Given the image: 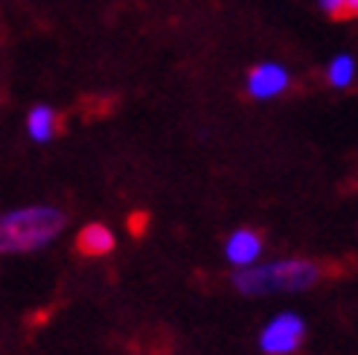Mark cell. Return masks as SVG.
I'll return each instance as SVG.
<instances>
[{
	"instance_id": "cell-1",
	"label": "cell",
	"mask_w": 358,
	"mask_h": 355,
	"mask_svg": "<svg viewBox=\"0 0 358 355\" xmlns=\"http://www.w3.org/2000/svg\"><path fill=\"white\" fill-rule=\"evenodd\" d=\"M67 227V216L52 204H27L0 212V256L35 254L52 245Z\"/></svg>"
},
{
	"instance_id": "cell-2",
	"label": "cell",
	"mask_w": 358,
	"mask_h": 355,
	"mask_svg": "<svg viewBox=\"0 0 358 355\" xmlns=\"http://www.w3.org/2000/svg\"><path fill=\"white\" fill-rule=\"evenodd\" d=\"M324 271L320 265L303 256H285L274 262H257L250 268L234 271V289L245 297H271V294H300L315 289Z\"/></svg>"
},
{
	"instance_id": "cell-3",
	"label": "cell",
	"mask_w": 358,
	"mask_h": 355,
	"mask_svg": "<svg viewBox=\"0 0 358 355\" xmlns=\"http://www.w3.org/2000/svg\"><path fill=\"white\" fill-rule=\"evenodd\" d=\"M306 317L294 309H282L265 321L257 335V347L262 355H294L306 341Z\"/></svg>"
},
{
	"instance_id": "cell-4",
	"label": "cell",
	"mask_w": 358,
	"mask_h": 355,
	"mask_svg": "<svg viewBox=\"0 0 358 355\" xmlns=\"http://www.w3.org/2000/svg\"><path fill=\"white\" fill-rule=\"evenodd\" d=\"M289 85H292L289 70L277 61H262L257 67H250L245 79L248 96H254V99H274L289 91Z\"/></svg>"
},
{
	"instance_id": "cell-5",
	"label": "cell",
	"mask_w": 358,
	"mask_h": 355,
	"mask_svg": "<svg viewBox=\"0 0 358 355\" xmlns=\"http://www.w3.org/2000/svg\"><path fill=\"white\" fill-rule=\"evenodd\" d=\"M262 236L257 233V230L250 227H236L234 233L227 236L224 242V259L234 265L236 271L242 268H250V265H257L259 256H262Z\"/></svg>"
},
{
	"instance_id": "cell-6",
	"label": "cell",
	"mask_w": 358,
	"mask_h": 355,
	"mask_svg": "<svg viewBox=\"0 0 358 355\" xmlns=\"http://www.w3.org/2000/svg\"><path fill=\"white\" fill-rule=\"evenodd\" d=\"M79 251L85 256H108L114 247H117V236H114V230L108 224H102V222H91V224H85L79 230Z\"/></svg>"
},
{
	"instance_id": "cell-7",
	"label": "cell",
	"mask_w": 358,
	"mask_h": 355,
	"mask_svg": "<svg viewBox=\"0 0 358 355\" xmlns=\"http://www.w3.org/2000/svg\"><path fill=\"white\" fill-rule=\"evenodd\" d=\"M27 131L35 143H50L59 131V114L50 105H32L27 114Z\"/></svg>"
},
{
	"instance_id": "cell-8",
	"label": "cell",
	"mask_w": 358,
	"mask_h": 355,
	"mask_svg": "<svg viewBox=\"0 0 358 355\" xmlns=\"http://www.w3.org/2000/svg\"><path fill=\"white\" fill-rule=\"evenodd\" d=\"M327 82L335 87V91H344L355 82V59L350 52H338V56L327 64Z\"/></svg>"
},
{
	"instance_id": "cell-9",
	"label": "cell",
	"mask_w": 358,
	"mask_h": 355,
	"mask_svg": "<svg viewBox=\"0 0 358 355\" xmlns=\"http://www.w3.org/2000/svg\"><path fill=\"white\" fill-rule=\"evenodd\" d=\"M320 9L332 17H352L358 12V0H320Z\"/></svg>"
}]
</instances>
